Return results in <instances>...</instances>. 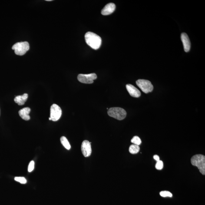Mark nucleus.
<instances>
[{
  "instance_id": "f257e3e1",
  "label": "nucleus",
  "mask_w": 205,
  "mask_h": 205,
  "mask_svg": "<svg viewBox=\"0 0 205 205\" xmlns=\"http://www.w3.org/2000/svg\"><path fill=\"white\" fill-rule=\"evenodd\" d=\"M85 39L87 44L93 49L98 50L101 46V37L94 33L91 32H87L85 34Z\"/></svg>"
},
{
  "instance_id": "f03ea898",
  "label": "nucleus",
  "mask_w": 205,
  "mask_h": 205,
  "mask_svg": "<svg viewBox=\"0 0 205 205\" xmlns=\"http://www.w3.org/2000/svg\"><path fill=\"white\" fill-rule=\"evenodd\" d=\"M191 163L193 166L198 168L200 173L203 175H205V157L201 154H197L191 158Z\"/></svg>"
},
{
  "instance_id": "7ed1b4c3",
  "label": "nucleus",
  "mask_w": 205,
  "mask_h": 205,
  "mask_svg": "<svg viewBox=\"0 0 205 205\" xmlns=\"http://www.w3.org/2000/svg\"><path fill=\"white\" fill-rule=\"evenodd\" d=\"M107 114L110 116L118 120L124 119L127 116V112L125 110L119 107H111L108 110Z\"/></svg>"
},
{
  "instance_id": "20e7f679",
  "label": "nucleus",
  "mask_w": 205,
  "mask_h": 205,
  "mask_svg": "<svg viewBox=\"0 0 205 205\" xmlns=\"http://www.w3.org/2000/svg\"><path fill=\"white\" fill-rule=\"evenodd\" d=\"M29 48V44L27 41L17 43L12 47V49L14 50L15 54L19 56L24 55Z\"/></svg>"
},
{
  "instance_id": "39448f33",
  "label": "nucleus",
  "mask_w": 205,
  "mask_h": 205,
  "mask_svg": "<svg viewBox=\"0 0 205 205\" xmlns=\"http://www.w3.org/2000/svg\"><path fill=\"white\" fill-rule=\"evenodd\" d=\"M137 85L140 87L142 91L146 94L152 92L153 87L150 81L145 80H138L136 81Z\"/></svg>"
},
{
  "instance_id": "423d86ee",
  "label": "nucleus",
  "mask_w": 205,
  "mask_h": 205,
  "mask_svg": "<svg viewBox=\"0 0 205 205\" xmlns=\"http://www.w3.org/2000/svg\"><path fill=\"white\" fill-rule=\"evenodd\" d=\"M62 111L61 107L57 104H54L50 108V118L53 121H57L61 116Z\"/></svg>"
},
{
  "instance_id": "0eeeda50",
  "label": "nucleus",
  "mask_w": 205,
  "mask_h": 205,
  "mask_svg": "<svg viewBox=\"0 0 205 205\" xmlns=\"http://www.w3.org/2000/svg\"><path fill=\"white\" fill-rule=\"evenodd\" d=\"M77 78L81 83L92 84L94 83V80L97 78V76L94 73L89 74H79Z\"/></svg>"
},
{
  "instance_id": "6e6552de",
  "label": "nucleus",
  "mask_w": 205,
  "mask_h": 205,
  "mask_svg": "<svg viewBox=\"0 0 205 205\" xmlns=\"http://www.w3.org/2000/svg\"><path fill=\"white\" fill-rule=\"evenodd\" d=\"M82 152L86 157H89L91 155L92 149L91 143L88 140H84L82 143L81 147Z\"/></svg>"
},
{
  "instance_id": "1a4fd4ad",
  "label": "nucleus",
  "mask_w": 205,
  "mask_h": 205,
  "mask_svg": "<svg viewBox=\"0 0 205 205\" xmlns=\"http://www.w3.org/2000/svg\"><path fill=\"white\" fill-rule=\"evenodd\" d=\"M181 39L185 52H188L190 49L191 43L188 35L185 33H182L181 35Z\"/></svg>"
},
{
  "instance_id": "9d476101",
  "label": "nucleus",
  "mask_w": 205,
  "mask_h": 205,
  "mask_svg": "<svg viewBox=\"0 0 205 205\" xmlns=\"http://www.w3.org/2000/svg\"><path fill=\"white\" fill-rule=\"evenodd\" d=\"M126 89L129 94L131 97L138 98L140 96V92L138 89L131 84H127L126 86Z\"/></svg>"
},
{
  "instance_id": "9b49d317",
  "label": "nucleus",
  "mask_w": 205,
  "mask_h": 205,
  "mask_svg": "<svg viewBox=\"0 0 205 205\" xmlns=\"http://www.w3.org/2000/svg\"><path fill=\"white\" fill-rule=\"evenodd\" d=\"M116 9V5L113 3H110L105 6L102 10L101 13L104 15H107L112 14Z\"/></svg>"
},
{
  "instance_id": "f8f14e48",
  "label": "nucleus",
  "mask_w": 205,
  "mask_h": 205,
  "mask_svg": "<svg viewBox=\"0 0 205 205\" xmlns=\"http://www.w3.org/2000/svg\"><path fill=\"white\" fill-rule=\"evenodd\" d=\"M31 111V109L29 107H24L20 110L19 114L23 119L27 121L30 119L29 114Z\"/></svg>"
},
{
  "instance_id": "ddd939ff",
  "label": "nucleus",
  "mask_w": 205,
  "mask_h": 205,
  "mask_svg": "<svg viewBox=\"0 0 205 205\" xmlns=\"http://www.w3.org/2000/svg\"><path fill=\"white\" fill-rule=\"evenodd\" d=\"M28 97V95L25 93L22 95L16 96L14 98V101L19 105H23L25 104V102L27 101Z\"/></svg>"
},
{
  "instance_id": "4468645a",
  "label": "nucleus",
  "mask_w": 205,
  "mask_h": 205,
  "mask_svg": "<svg viewBox=\"0 0 205 205\" xmlns=\"http://www.w3.org/2000/svg\"><path fill=\"white\" fill-rule=\"evenodd\" d=\"M61 141L62 144L65 147V149L68 150L70 149V148H71V146H70V143L69 142L68 140H67L66 137H61Z\"/></svg>"
},
{
  "instance_id": "2eb2a0df",
  "label": "nucleus",
  "mask_w": 205,
  "mask_h": 205,
  "mask_svg": "<svg viewBox=\"0 0 205 205\" xmlns=\"http://www.w3.org/2000/svg\"><path fill=\"white\" fill-rule=\"evenodd\" d=\"M140 147L139 146L135 144L131 145L130 146L129 151L131 154H136L140 151Z\"/></svg>"
},
{
  "instance_id": "dca6fc26",
  "label": "nucleus",
  "mask_w": 205,
  "mask_h": 205,
  "mask_svg": "<svg viewBox=\"0 0 205 205\" xmlns=\"http://www.w3.org/2000/svg\"><path fill=\"white\" fill-rule=\"evenodd\" d=\"M131 142L134 144L137 145H140L141 143V140L137 136H134L133 138L131 139Z\"/></svg>"
},
{
  "instance_id": "f3484780",
  "label": "nucleus",
  "mask_w": 205,
  "mask_h": 205,
  "mask_svg": "<svg viewBox=\"0 0 205 205\" xmlns=\"http://www.w3.org/2000/svg\"><path fill=\"white\" fill-rule=\"evenodd\" d=\"M15 181L20 183L21 184H26L27 183V180L24 177H15Z\"/></svg>"
},
{
  "instance_id": "a211bd4d",
  "label": "nucleus",
  "mask_w": 205,
  "mask_h": 205,
  "mask_svg": "<svg viewBox=\"0 0 205 205\" xmlns=\"http://www.w3.org/2000/svg\"><path fill=\"white\" fill-rule=\"evenodd\" d=\"M160 195L163 197H172L173 194L170 192L168 191H162L160 192Z\"/></svg>"
},
{
  "instance_id": "6ab92c4d",
  "label": "nucleus",
  "mask_w": 205,
  "mask_h": 205,
  "mask_svg": "<svg viewBox=\"0 0 205 205\" xmlns=\"http://www.w3.org/2000/svg\"><path fill=\"white\" fill-rule=\"evenodd\" d=\"M163 167V163L161 160L157 161L155 165V168L158 170H161Z\"/></svg>"
},
{
  "instance_id": "aec40b11",
  "label": "nucleus",
  "mask_w": 205,
  "mask_h": 205,
  "mask_svg": "<svg viewBox=\"0 0 205 205\" xmlns=\"http://www.w3.org/2000/svg\"><path fill=\"white\" fill-rule=\"evenodd\" d=\"M34 165H35V163H34V161H32L30 162L28 166V171L29 172L31 173L33 170L34 168Z\"/></svg>"
},
{
  "instance_id": "412c9836",
  "label": "nucleus",
  "mask_w": 205,
  "mask_h": 205,
  "mask_svg": "<svg viewBox=\"0 0 205 205\" xmlns=\"http://www.w3.org/2000/svg\"><path fill=\"white\" fill-rule=\"evenodd\" d=\"M153 158L155 159L156 160V161H158L159 160H160V157H159V156L157 155H154L153 156Z\"/></svg>"
},
{
  "instance_id": "4be33fe9",
  "label": "nucleus",
  "mask_w": 205,
  "mask_h": 205,
  "mask_svg": "<svg viewBox=\"0 0 205 205\" xmlns=\"http://www.w3.org/2000/svg\"><path fill=\"white\" fill-rule=\"evenodd\" d=\"M46 1H52V0H46Z\"/></svg>"
},
{
  "instance_id": "5701e85b",
  "label": "nucleus",
  "mask_w": 205,
  "mask_h": 205,
  "mask_svg": "<svg viewBox=\"0 0 205 205\" xmlns=\"http://www.w3.org/2000/svg\"><path fill=\"white\" fill-rule=\"evenodd\" d=\"M49 119L50 120H51V118H50V117Z\"/></svg>"
}]
</instances>
